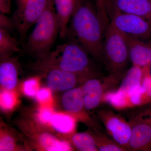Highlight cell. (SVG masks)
<instances>
[{
	"instance_id": "cell-30",
	"label": "cell",
	"mask_w": 151,
	"mask_h": 151,
	"mask_svg": "<svg viewBox=\"0 0 151 151\" xmlns=\"http://www.w3.org/2000/svg\"><path fill=\"white\" fill-rule=\"evenodd\" d=\"M50 91L48 89H42L38 91L36 97L40 102L41 103H45L50 99Z\"/></svg>"
},
{
	"instance_id": "cell-5",
	"label": "cell",
	"mask_w": 151,
	"mask_h": 151,
	"mask_svg": "<svg viewBox=\"0 0 151 151\" xmlns=\"http://www.w3.org/2000/svg\"><path fill=\"white\" fill-rule=\"evenodd\" d=\"M110 24L127 37L146 40L151 39V24L135 14L107 8Z\"/></svg>"
},
{
	"instance_id": "cell-22",
	"label": "cell",
	"mask_w": 151,
	"mask_h": 151,
	"mask_svg": "<svg viewBox=\"0 0 151 151\" xmlns=\"http://www.w3.org/2000/svg\"><path fill=\"white\" fill-rule=\"evenodd\" d=\"M94 140L99 151H126L118 143L109 139L104 134L97 132L94 136Z\"/></svg>"
},
{
	"instance_id": "cell-8",
	"label": "cell",
	"mask_w": 151,
	"mask_h": 151,
	"mask_svg": "<svg viewBox=\"0 0 151 151\" xmlns=\"http://www.w3.org/2000/svg\"><path fill=\"white\" fill-rule=\"evenodd\" d=\"M132 126V134L128 150L151 151V125L139 118Z\"/></svg>"
},
{
	"instance_id": "cell-24",
	"label": "cell",
	"mask_w": 151,
	"mask_h": 151,
	"mask_svg": "<svg viewBox=\"0 0 151 151\" xmlns=\"http://www.w3.org/2000/svg\"><path fill=\"white\" fill-rule=\"evenodd\" d=\"M95 1L97 11L106 28L110 23L107 11V1L95 0Z\"/></svg>"
},
{
	"instance_id": "cell-17",
	"label": "cell",
	"mask_w": 151,
	"mask_h": 151,
	"mask_svg": "<svg viewBox=\"0 0 151 151\" xmlns=\"http://www.w3.org/2000/svg\"><path fill=\"white\" fill-rule=\"evenodd\" d=\"M39 142L44 150L48 151H68L71 150L70 144L65 141L60 140L54 136L44 133L40 136Z\"/></svg>"
},
{
	"instance_id": "cell-10",
	"label": "cell",
	"mask_w": 151,
	"mask_h": 151,
	"mask_svg": "<svg viewBox=\"0 0 151 151\" xmlns=\"http://www.w3.org/2000/svg\"><path fill=\"white\" fill-rule=\"evenodd\" d=\"M47 76V85L54 91H65L74 88L78 77L75 73L55 67H49Z\"/></svg>"
},
{
	"instance_id": "cell-21",
	"label": "cell",
	"mask_w": 151,
	"mask_h": 151,
	"mask_svg": "<svg viewBox=\"0 0 151 151\" xmlns=\"http://www.w3.org/2000/svg\"><path fill=\"white\" fill-rule=\"evenodd\" d=\"M72 143L76 148L81 151H97L94 137L87 133H76L71 138Z\"/></svg>"
},
{
	"instance_id": "cell-7",
	"label": "cell",
	"mask_w": 151,
	"mask_h": 151,
	"mask_svg": "<svg viewBox=\"0 0 151 151\" xmlns=\"http://www.w3.org/2000/svg\"><path fill=\"white\" fill-rule=\"evenodd\" d=\"M99 116L113 140L125 150H128L132 134L131 124L121 116L108 110L100 111Z\"/></svg>"
},
{
	"instance_id": "cell-6",
	"label": "cell",
	"mask_w": 151,
	"mask_h": 151,
	"mask_svg": "<svg viewBox=\"0 0 151 151\" xmlns=\"http://www.w3.org/2000/svg\"><path fill=\"white\" fill-rule=\"evenodd\" d=\"M49 0H22L12 18L15 29L22 36L35 24L46 9Z\"/></svg>"
},
{
	"instance_id": "cell-26",
	"label": "cell",
	"mask_w": 151,
	"mask_h": 151,
	"mask_svg": "<svg viewBox=\"0 0 151 151\" xmlns=\"http://www.w3.org/2000/svg\"><path fill=\"white\" fill-rule=\"evenodd\" d=\"M15 147L14 141L11 136L5 135L1 138L0 151H11L14 150Z\"/></svg>"
},
{
	"instance_id": "cell-2",
	"label": "cell",
	"mask_w": 151,
	"mask_h": 151,
	"mask_svg": "<svg viewBox=\"0 0 151 151\" xmlns=\"http://www.w3.org/2000/svg\"><path fill=\"white\" fill-rule=\"evenodd\" d=\"M90 55L81 45L74 40L58 45L42 57L44 65L75 73L82 77L92 78L94 71Z\"/></svg>"
},
{
	"instance_id": "cell-3",
	"label": "cell",
	"mask_w": 151,
	"mask_h": 151,
	"mask_svg": "<svg viewBox=\"0 0 151 151\" xmlns=\"http://www.w3.org/2000/svg\"><path fill=\"white\" fill-rule=\"evenodd\" d=\"M59 33V21L53 1L49 0L46 9L27 38L25 49L29 52L42 57L50 52Z\"/></svg>"
},
{
	"instance_id": "cell-28",
	"label": "cell",
	"mask_w": 151,
	"mask_h": 151,
	"mask_svg": "<svg viewBox=\"0 0 151 151\" xmlns=\"http://www.w3.org/2000/svg\"><path fill=\"white\" fill-rule=\"evenodd\" d=\"M0 29L9 32L15 29L12 18L7 16L6 14L0 13Z\"/></svg>"
},
{
	"instance_id": "cell-15",
	"label": "cell",
	"mask_w": 151,
	"mask_h": 151,
	"mask_svg": "<svg viewBox=\"0 0 151 151\" xmlns=\"http://www.w3.org/2000/svg\"><path fill=\"white\" fill-rule=\"evenodd\" d=\"M143 77V68L133 65L127 72L118 89L129 99V95L142 85Z\"/></svg>"
},
{
	"instance_id": "cell-13",
	"label": "cell",
	"mask_w": 151,
	"mask_h": 151,
	"mask_svg": "<svg viewBox=\"0 0 151 151\" xmlns=\"http://www.w3.org/2000/svg\"><path fill=\"white\" fill-rule=\"evenodd\" d=\"M60 26L59 36L65 37L69 22L78 0H52Z\"/></svg>"
},
{
	"instance_id": "cell-20",
	"label": "cell",
	"mask_w": 151,
	"mask_h": 151,
	"mask_svg": "<svg viewBox=\"0 0 151 151\" xmlns=\"http://www.w3.org/2000/svg\"><path fill=\"white\" fill-rule=\"evenodd\" d=\"M103 102L117 110H123L130 107L128 98L118 89L109 90L105 92Z\"/></svg>"
},
{
	"instance_id": "cell-18",
	"label": "cell",
	"mask_w": 151,
	"mask_h": 151,
	"mask_svg": "<svg viewBox=\"0 0 151 151\" xmlns=\"http://www.w3.org/2000/svg\"><path fill=\"white\" fill-rule=\"evenodd\" d=\"M19 50L17 41L10 35L9 32L0 29V55L3 59L9 58L14 52Z\"/></svg>"
},
{
	"instance_id": "cell-27",
	"label": "cell",
	"mask_w": 151,
	"mask_h": 151,
	"mask_svg": "<svg viewBox=\"0 0 151 151\" xmlns=\"http://www.w3.org/2000/svg\"><path fill=\"white\" fill-rule=\"evenodd\" d=\"M142 85L145 90L148 103H150L151 102V75L144 71Z\"/></svg>"
},
{
	"instance_id": "cell-4",
	"label": "cell",
	"mask_w": 151,
	"mask_h": 151,
	"mask_svg": "<svg viewBox=\"0 0 151 151\" xmlns=\"http://www.w3.org/2000/svg\"><path fill=\"white\" fill-rule=\"evenodd\" d=\"M103 60L111 74L117 75L122 74L130 60L127 37L110 23L105 30Z\"/></svg>"
},
{
	"instance_id": "cell-25",
	"label": "cell",
	"mask_w": 151,
	"mask_h": 151,
	"mask_svg": "<svg viewBox=\"0 0 151 151\" xmlns=\"http://www.w3.org/2000/svg\"><path fill=\"white\" fill-rule=\"evenodd\" d=\"M23 89L25 94L27 96L29 97L36 96L38 91L37 79L32 78L25 81Z\"/></svg>"
},
{
	"instance_id": "cell-11",
	"label": "cell",
	"mask_w": 151,
	"mask_h": 151,
	"mask_svg": "<svg viewBox=\"0 0 151 151\" xmlns=\"http://www.w3.org/2000/svg\"><path fill=\"white\" fill-rule=\"evenodd\" d=\"M127 38L129 60L133 65L142 68L151 66V44L145 40Z\"/></svg>"
},
{
	"instance_id": "cell-32",
	"label": "cell",
	"mask_w": 151,
	"mask_h": 151,
	"mask_svg": "<svg viewBox=\"0 0 151 151\" xmlns=\"http://www.w3.org/2000/svg\"><path fill=\"white\" fill-rule=\"evenodd\" d=\"M148 114V117H147V118H145V119H144V118H142V117H140L141 118L143 119V120H145V121L148 122L149 124H150L151 125V111Z\"/></svg>"
},
{
	"instance_id": "cell-9",
	"label": "cell",
	"mask_w": 151,
	"mask_h": 151,
	"mask_svg": "<svg viewBox=\"0 0 151 151\" xmlns=\"http://www.w3.org/2000/svg\"><path fill=\"white\" fill-rule=\"evenodd\" d=\"M107 8L135 14L147 19L151 24V0H106Z\"/></svg>"
},
{
	"instance_id": "cell-14",
	"label": "cell",
	"mask_w": 151,
	"mask_h": 151,
	"mask_svg": "<svg viewBox=\"0 0 151 151\" xmlns=\"http://www.w3.org/2000/svg\"><path fill=\"white\" fill-rule=\"evenodd\" d=\"M62 104L64 110L68 113L77 115L83 113L85 108L82 87L65 91L63 94Z\"/></svg>"
},
{
	"instance_id": "cell-1",
	"label": "cell",
	"mask_w": 151,
	"mask_h": 151,
	"mask_svg": "<svg viewBox=\"0 0 151 151\" xmlns=\"http://www.w3.org/2000/svg\"><path fill=\"white\" fill-rule=\"evenodd\" d=\"M69 23L67 32L69 31L73 40L81 45L95 59L103 60L106 27L97 8L89 1L78 0Z\"/></svg>"
},
{
	"instance_id": "cell-19",
	"label": "cell",
	"mask_w": 151,
	"mask_h": 151,
	"mask_svg": "<svg viewBox=\"0 0 151 151\" xmlns=\"http://www.w3.org/2000/svg\"><path fill=\"white\" fill-rule=\"evenodd\" d=\"M50 124L57 132L68 134L73 132L76 127L75 120L71 116L61 114H53Z\"/></svg>"
},
{
	"instance_id": "cell-31",
	"label": "cell",
	"mask_w": 151,
	"mask_h": 151,
	"mask_svg": "<svg viewBox=\"0 0 151 151\" xmlns=\"http://www.w3.org/2000/svg\"><path fill=\"white\" fill-rule=\"evenodd\" d=\"M11 0H0V12L2 13L8 14L11 12Z\"/></svg>"
},
{
	"instance_id": "cell-29",
	"label": "cell",
	"mask_w": 151,
	"mask_h": 151,
	"mask_svg": "<svg viewBox=\"0 0 151 151\" xmlns=\"http://www.w3.org/2000/svg\"><path fill=\"white\" fill-rule=\"evenodd\" d=\"M53 113L48 108H44L38 114V119L40 122L43 124L50 123L52 116Z\"/></svg>"
},
{
	"instance_id": "cell-23",
	"label": "cell",
	"mask_w": 151,
	"mask_h": 151,
	"mask_svg": "<svg viewBox=\"0 0 151 151\" xmlns=\"http://www.w3.org/2000/svg\"><path fill=\"white\" fill-rule=\"evenodd\" d=\"M15 103V97L8 90H4L1 93V105L3 109L10 110Z\"/></svg>"
},
{
	"instance_id": "cell-16",
	"label": "cell",
	"mask_w": 151,
	"mask_h": 151,
	"mask_svg": "<svg viewBox=\"0 0 151 151\" xmlns=\"http://www.w3.org/2000/svg\"><path fill=\"white\" fill-rule=\"evenodd\" d=\"M4 59L0 65V83L6 90L14 89L17 83L18 70L13 60Z\"/></svg>"
},
{
	"instance_id": "cell-12",
	"label": "cell",
	"mask_w": 151,
	"mask_h": 151,
	"mask_svg": "<svg viewBox=\"0 0 151 151\" xmlns=\"http://www.w3.org/2000/svg\"><path fill=\"white\" fill-rule=\"evenodd\" d=\"M104 83L96 77L88 78L82 86L85 109L91 110L97 108L106 92Z\"/></svg>"
}]
</instances>
